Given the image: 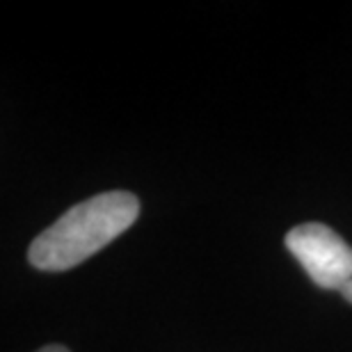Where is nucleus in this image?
<instances>
[{
    "instance_id": "obj_1",
    "label": "nucleus",
    "mask_w": 352,
    "mask_h": 352,
    "mask_svg": "<svg viewBox=\"0 0 352 352\" xmlns=\"http://www.w3.org/2000/svg\"><path fill=\"white\" fill-rule=\"evenodd\" d=\"M140 217V199L129 190H110L76 204L34 238L28 261L44 272H65L110 245Z\"/></svg>"
},
{
    "instance_id": "obj_2",
    "label": "nucleus",
    "mask_w": 352,
    "mask_h": 352,
    "mask_svg": "<svg viewBox=\"0 0 352 352\" xmlns=\"http://www.w3.org/2000/svg\"><path fill=\"white\" fill-rule=\"evenodd\" d=\"M284 243L318 288L339 291L352 279V248L327 224H298Z\"/></svg>"
},
{
    "instance_id": "obj_3",
    "label": "nucleus",
    "mask_w": 352,
    "mask_h": 352,
    "mask_svg": "<svg viewBox=\"0 0 352 352\" xmlns=\"http://www.w3.org/2000/svg\"><path fill=\"white\" fill-rule=\"evenodd\" d=\"M339 293L343 295V298H346L350 305H352V279L350 281H346V284H343L341 288H339Z\"/></svg>"
},
{
    "instance_id": "obj_4",
    "label": "nucleus",
    "mask_w": 352,
    "mask_h": 352,
    "mask_svg": "<svg viewBox=\"0 0 352 352\" xmlns=\"http://www.w3.org/2000/svg\"><path fill=\"white\" fill-rule=\"evenodd\" d=\"M37 352H72V350H69L67 346H60V343H51V346H44Z\"/></svg>"
}]
</instances>
